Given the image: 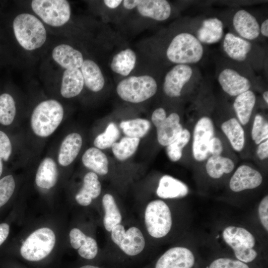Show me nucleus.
<instances>
[{"label": "nucleus", "mask_w": 268, "mask_h": 268, "mask_svg": "<svg viewBox=\"0 0 268 268\" xmlns=\"http://www.w3.org/2000/svg\"><path fill=\"white\" fill-rule=\"evenodd\" d=\"M215 76L223 92L235 97L260 83L255 71L248 65L237 63L223 56L214 57Z\"/></svg>", "instance_id": "obj_1"}, {"label": "nucleus", "mask_w": 268, "mask_h": 268, "mask_svg": "<svg viewBox=\"0 0 268 268\" xmlns=\"http://www.w3.org/2000/svg\"><path fill=\"white\" fill-rule=\"evenodd\" d=\"M222 56L233 61L250 66L255 71L266 68V50L257 43L251 42L228 31L221 40Z\"/></svg>", "instance_id": "obj_2"}, {"label": "nucleus", "mask_w": 268, "mask_h": 268, "mask_svg": "<svg viewBox=\"0 0 268 268\" xmlns=\"http://www.w3.org/2000/svg\"><path fill=\"white\" fill-rule=\"evenodd\" d=\"M184 28L170 40L165 50L166 59L176 65L198 66L208 56L205 46L202 44L191 32L186 22Z\"/></svg>", "instance_id": "obj_3"}, {"label": "nucleus", "mask_w": 268, "mask_h": 268, "mask_svg": "<svg viewBox=\"0 0 268 268\" xmlns=\"http://www.w3.org/2000/svg\"><path fill=\"white\" fill-rule=\"evenodd\" d=\"M204 78L198 66L174 65L164 76L163 91L169 97L179 98L186 88L201 86Z\"/></svg>", "instance_id": "obj_4"}, {"label": "nucleus", "mask_w": 268, "mask_h": 268, "mask_svg": "<svg viewBox=\"0 0 268 268\" xmlns=\"http://www.w3.org/2000/svg\"><path fill=\"white\" fill-rule=\"evenodd\" d=\"M64 115L62 105L58 101H43L34 109L30 125L35 135L46 137L51 135L61 123Z\"/></svg>", "instance_id": "obj_5"}, {"label": "nucleus", "mask_w": 268, "mask_h": 268, "mask_svg": "<svg viewBox=\"0 0 268 268\" xmlns=\"http://www.w3.org/2000/svg\"><path fill=\"white\" fill-rule=\"evenodd\" d=\"M15 37L25 49L33 50L41 47L46 40V31L42 22L29 13L18 15L13 21Z\"/></svg>", "instance_id": "obj_6"}, {"label": "nucleus", "mask_w": 268, "mask_h": 268, "mask_svg": "<svg viewBox=\"0 0 268 268\" xmlns=\"http://www.w3.org/2000/svg\"><path fill=\"white\" fill-rule=\"evenodd\" d=\"M229 32L247 40L258 43L264 40L260 33V20L245 9L224 11L220 17Z\"/></svg>", "instance_id": "obj_7"}, {"label": "nucleus", "mask_w": 268, "mask_h": 268, "mask_svg": "<svg viewBox=\"0 0 268 268\" xmlns=\"http://www.w3.org/2000/svg\"><path fill=\"white\" fill-rule=\"evenodd\" d=\"M158 89L157 81L148 75L132 76L121 80L116 91L120 97L127 102L137 103L154 96Z\"/></svg>", "instance_id": "obj_8"}, {"label": "nucleus", "mask_w": 268, "mask_h": 268, "mask_svg": "<svg viewBox=\"0 0 268 268\" xmlns=\"http://www.w3.org/2000/svg\"><path fill=\"white\" fill-rule=\"evenodd\" d=\"M56 243L54 232L43 227L32 233L20 247L21 256L29 262H38L46 258L52 251Z\"/></svg>", "instance_id": "obj_9"}, {"label": "nucleus", "mask_w": 268, "mask_h": 268, "mask_svg": "<svg viewBox=\"0 0 268 268\" xmlns=\"http://www.w3.org/2000/svg\"><path fill=\"white\" fill-rule=\"evenodd\" d=\"M191 32L203 45L220 42L224 36L225 25L220 17L200 15L186 21Z\"/></svg>", "instance_id": "obj_10"}, {"label": "nucleus", "mask_w": 268, "mask_h": 268, "mask_svg": "<svg viewBox=\"0 0 268 268\" xmlns=\"http://www.w3.org/2000/svg\"><path fill=\"white\" fill-rule=\"evenodd\" d=\"M223 237L226 244L233 250L239 261L249 263L257 257V253L253 249L255 245V237L247 230L230 226L224 230Z\"/></svg>", "instance_id": "obj_11"}, {"label": "nucleus", "mask_w": 268, "mask_h": 268, "mask_svg": "<svg viewBox=\"0 0 268 268\" xmlns=\"http://www.w3.org/2000/svg\"><path fill=\"white\" fill-rule=\"evenodd\" d=\"M145 223L148 233L154 238H161L170 231L172 217L170 209L163 201L150 202L145 211Z\"/></svg>", "instance_id": "obj_12"}, {"label": "nucleus", "mask_w": 268, "mask_h": 268, "mask_svg": "<svg viewBox=\"0 0 268 268\" xmlns=\"http://www.w3.org/2000/svg\"><path fill=\"white\" fill-rule=\"evenodd\" d=\"M31 7L44 22L52 26H62L70 18V5L66 0H34Z\"/></svg>", "instance_id": "obj_13"}, {"label": "nucleus", "mask_w": 268, "mask_h": 268, "mask_svg": "<svg viewBox=\"0 0 268 268\" xmlns=\"http://www.w3.org/2000/svg\"><path fill=\"white\" fill-rule=\"evenodd\" d=\"M111 238L114 243L127 255L135 256L139 254L145 246V240L140 230L132 227L126 231L119 224L111 230Z\"/></svg>", "instance_id": "obj_14"}, {"label": "nucleus", "mask_w": 268, "mask_h": 268, "mask_svg": "<svg viewBox=\"0 0 268 268\" xmlns=\"http://www.w3.org/2000/svg\"><path fill=\"white\" fill-rule=\"evenodd\" d=\"M214 135V127L212 120L206 116L200 118L193 131L192 152L196 160L202 161L208 158L209 143Z\"/></svg>", "instance_id": "obj_15"}, {"label": "nucleus", "mask_w": 268, "mask_h": 268, "mask_svg": "<svg viewBox=\"0 0 268 268\" xmlns=\"http://www.w3.org/2000/svg\"><path fill=\"white\" fill-rule=\"evenodd\" d=\"M195 257L188 249L182 247L167 250L157 261L155 268H192Z\"/></svg>", "instance_id": "obj_16"}, {"label": "nucleus", "mask_w": 268, "mask_h": 268, "mask_svg": "<svg viewBox=\"0 0 268 268\" xmlns=\"http://www.w3.org/2000/svg\"><path fill=\"white\" fill-rule=\"evenodd\" d=\"M263 181L261 173L250 166H240L230 179L229 187L235 192L253 189L259 187Z\"/></svg>", "instance_id": "obj_17"}, {"label": "nucleus", "mask_w": 268, "mask_h": 268, "mask_svg": "<svg viewBox=\"0 0 268 268\" xmlns=\"http://www.w3.org/2000/svg\"><path fill=\"white\" fill-rule=\"evenodd\" d=\"M180 121L179 114L174 112L156 127L157 140L160 144L166 146L180 135L183 130Z\"/></svg>", "instance_id": "obj_18"}, {"label": "nucleus", "mask_w": 268, "mask_h": 268, "mask_svg": "<svg viewBox=\"0 0 268 268\" xmlns=\"http://www.w3.org/2000/svg\"><path fill=\"white\" fill-rule=\"evenodd\" d=\"M138 13L144 17L158 21L168 19L172 13V7L166 0H142L136 7Z\"/></svg>", "instance_id": "obj_19"}, {"label": "nucleus", "mask_w": 268, "mask_h": 268, "mask_svg": "<svg viewBox=\"0 0 268 268\" xmlns=\"http://www.w3.org/2000/svg\"><path fill=\"white\" fill-rule=\"evenodd\" d=\"M52 57L55 62L66 69H78L84 61L80 52L67 44L56 46L52 51Z\"/></svg>", "instance_id": "obj_20"}, {"label": "nucleus", "mask_w": 268, "mask_h": 268, "mask_svg": "<svg viewBox=\"0 0 268 268\" xmlns=\"http://www.w3.org/2000/svg\"><path fill=\"white\" fill-rule=\"evenodd\" d=\"M82 144L80 134L72 133L67 134L63 139L59 151L58 162L62 166L69 165L78 155Z\"/></svg>", "instance_id": "obj_21"}, {"label": "nucleus", "mask_w": 268, "mask_h": 268, "mask_svg": "<svg viewBox=\"0 0 268 268\" xmlns=\"http://www.w3.org/2000/svg\"><path fill=\"white\" fill-rule=\"evenodd\" d=\"M188 192V187L185 183L168 175L160 178L156 190L157 195L163 199L183 198Z\"/></svg>", "instance_id": "obj_22"}, {"label": "nucleus", "mask_w": 268, "mask_h": 268, "mask_svg": "<svg viewBox=\"0 0 268 268\" xmlns=\"http://www.w3.org/2000/svg\"><path fill=\"white\" fill-rule=\"evenodd\" d=\"M256 103V96L252 90H249L235 97L232 106L241 125H246L249 122Z\"/></svg>", "instance_id": "obj_23"}, {"label": "nucleus", "mask_w": 268, "mask_h": 268, "mask_svg": "<svg viewBox=\"0 0 268 268\" xmlns=\"http://www.w3.org/2000/svg\"><path fill=\"white\" fill-rule=\"evenodd\" d=\"M101 191V185L97 175L93 172L85 174L83 186L75 197L76 202L81 205H89L93 199L97 198Z\"/></svg>", "instance_id": "obj_24"}, {"label": "nucleus", "mask_w": 268, "mask_h": 268, "mask_svg": "<svg viewBox=\"0 0 268 268\" xmlns=\"http://www.w3.org/2000/svg\"><path fill=\"white\" fill-rule=\"evenodd\" d=\"M58 178L57 165L52 158L46 157L38 168L35 183L41 188L50 189L56 185Z\"/></svg>", "instance_id": "obj_25"}, {"label": "nucleus", "mask_w": 268, "mask_h": 268, "mask_svg": "<svg viewBox=\"0 0 268 268\" xmlns=\"http://www.w3.org/2000/svg\"><path fill=\"white\" fill-rule=\"evenodd\" d=\"M83 86V78L79 68L64 71L61 87V94L64 97L70 98L78 95Z\"/></svg>", "instance_id": "obj_26"}, {"label": "nucleus", "mask_w": 268, "mask_h": 268, "mask_svg": "<svg viewBox=\"0 0 268 268\" xmlns=\"http://www.w3.org/2000/svg\"><path fill=\"white\" fill-rule=\"evenodd\" d=\"M84 84L91 91L98 92L103 88L105 79L102 71L94 61L85 60L80 67Z\"/></svg>", "instance_id": "obj_27"}, {"label": "nucleus", "mask_w": 268, "mask_h": 268, "mask_svg": "<svg viewBox=\"0 0 268 268\" xmlns=\"http://www.w3.org/2000/svg\"><path fill=\"white\" fill-rule=\"evenodd\" d=\"M84 166L100 175L108 172L109 162L106 155L99 149L92 147L87 149L82 157Z\"/></svg>", "instance_id": "obj_28"}, {"label": "nucleus", "mask_w": 268, "mask_h": 268, "mask_svg": "<svg viewBox=\"0 0 268 268\" xmlns=\"http://www.w3.org/2000/svg\"><path fill=\"white\" fill-rule=\"evenodd\" d=\"M221 128L233 148L236 151H241L244 146L245 134L238 120L235 118H230L222 123Z\"/></svg>", "instance_id": "obj_29"}, {"label": "nucleus", "mask_w": 268, "mask_h": 268, "mask_svg": "<svg viewBox=\"0 0 268 268\" xmlns=\"http://www.w3.org/2000/svg\"><path fill=\"white\" fill-rule=\"evenodd\" d=\"M136 57L135 53L130 49L122 50L113 58L111 63L112 70L121 75L127 76L134 69Z\"/></svg>", "instance_id": "obj_30"}, {"label": "nucleus", "mask_w": 268, "mask_h": 268, "mask_svg": "<svg viewBox=\"0 0 268 268\" xmlns=\"http://www.w3.org/2000/svg\"><path fill=\"white\" fill-rule=\"evenodd\" d=\"M205 168L210 177L218 179L224 174L231 172L234 168V164L229 158L221 155H211L207 160Z\"/></svg>", "instance_id": "obj_31"}, {"label": "nucleus", "mask_w": 268, "mask_h": 268, "mask_svg": "<svg viewBox=\"0 0 268 268\" xmlns=\"http://www.w3.org/2000/svg\"><path fill=\"white\" fill-rule=\"evenodd\" d=\"M102 203L105 210L104 225L106 230L111 231L115 226L120 224L121 214L111 195L105 194L103 197Z\"/></svg>", "instance_id": "obj_32"}, {"label": "nucleus", "mask_w": 268, "mask_h": 268, "mask_svg": "<svg viewBox=\"0 0 268 268\" xmlns=\"http://www.w3.org/2000/svg\"><path fill=\"white\" fill-rule=\"evenodd\" d=\"M120 128L126 136L140 139L149 132L151 123L147 120L137 118L122 121Z\"/></svg>", "instance_id": "obj_33"}, {"label": "nucleus", "mask_w": 268, "mask_h": 268, "mask_svg": "<svg viewBox=\"0 0 268 268\" xmlns=\"http://www.w3.org/2000/svg\"><path fill=\"white\" fill-rule=\"evenodd\" d=\"M140 139L125 136L119 142H115L111 146L115 157L120 161H125L132 156L136 150Z\"/></svg>", "instance_id": "obj_34"}, {"label": "nucleus", "mask_w": 268, "mask_h": 268, "mask_svg": "<svg viewBox=\"0 0 268 268\" xmlns=\"http://www.w3.org/2000/svg\"><path fill=\"white\" fill-rule=\"evenodd\" d=\"M16 108L12 95L3 93L0 95V125L2 127L11 126L15 120Z\"/></svg>", "instance_id": "obj_35"}, {"label": "nucleus", "mask_w": 268, "mask_h": 268, "mask_svg": "<svg viewBox=\"0 0 268 268\" xmlns=\"http://www.w3.org/2000/svg\"><path fill=\"white\" fill-rule=\"evenodd\" d=\"M120 136V131L113 122L110 123L105 131L98 134L95 138L93 143L95 147L99 149L108 148L116 142Z\"/></svg>", "instance_id": "obj_36"}, {"label": "nucleus", "mask_w": 268, "mask_h": 268, "mask_svg": "<svg viewBox=\"0 0 268 268\" xmlns=\"http://www.w3.org/2000/svg\"><path fill=\"white\" fill-rule=\"evenodd\" d=\"M190 138V132L185 129L174 141L166 146L167 154L172 161L176 162L181 159L183 149L188 143Z\"/></svg>", "instance_id": "obj_37"}, {"label": "nucleus", "mask_w": 268, "mask_h": 268, "mask_svg": "<svg viewBox=\"0 0 268 268\" xmlns=\"http://www.w3.org/2000/svg\"><path fill=\"white\" fill-rule=\"evenodd\" d=\"M73 248L78 249V253L80 256L88 260L94 258L98 253L96 241L84 233L78 238Z\"/></svg>", "instance_id": "obj_38"}, {"label": "nucleus", "mask_w": 268, "mask_h": 268, "mask_svg": "<svg viewBox=\"0 0 268 268\" xmlns=\"http://www.w3.org/2000/svg\"><path fill=\"white\" fill-rule=\"evenodd\" d=\"M15 187V181L12 175H5L0 179V209L10 201Z\"/></svg>", "instance_id": "obj_39"}, {"label": "nucleus", "mask_w": 268, "mask_h": 268, "mask_svg": "<svg viewBox=\"0 0 268 268\" xmlns=\"http://www.w3.org/2000/svg\"><path fill=\"white\" fill-rule=\"evenodd\" d=\"M251 136L255 144L258 145L268 138V123L260 114H257L255 117Z\"/></svg>", "instance_id": "obj_40"}, {"label": "nucleus", "mask_w": 268, "mask_h": 268, "mask_svg": "<svg viewBox=\"0 0 268 268\" xmlns=\"http://www.w3.org/2000/svg\"><path fill=\"white\" fill-rule=\"evenodd\" d=\"M13 145L10 136L3 130L0 129V163L5 164L11 159Z\"/></svg>", "instance_id": "obj_41"}, {"label": "nucleus", "mask_w": 268, "mask_h": 268, "mask_svg": "<svg viewBox=\"0 0 268 268\" xmlns=\"http://www.w3.org/2000/svg\"><path fill=\"white\" fill-rule=\"evenodd\" d=\"M209 268H249L243 262L228 258H219L214 261Z\"/></svg>", "instance_id": "obj_42"}, {"label": "nucleus", "mask_w": 268, "mask_h": 268, "mask_svg": "<svg viewBox=\"0 0 268 268\" xmlns=\"http://www.w3.org/2000/svg\"><path fill=\"white\" fill-rule=\"evenodd\" d=\"M259 215L261 222L265 228L268 230V197L266 196L259 206Z\"/></svg>", "instance_id": "obj_43"}, {"label": "nucleus", "mask_w": 268, "mask_h": 268, "mask_svg": "<svg viewBox=\"0 0 268 268\" xmlns=\"http://www.w3.org/2000/svg\"><path fill=\"white\" fill-rule=\"evenodd\" d=\"M223 144L217 137H212L209 143L208 152L211 155H221L223 151Z\"/></svg>", "instance_id": "obj_44"}, {"label": "nucleus", "mask_w": 268, "mask_h": 268, "mask_svg": "<svg viewBox=\"0 0 268 268\" xmlns=\"http://www.w3.org/2000/svg\"><path fill=\"white\" fill-rule=\"evenodd\" d=\"M166 117L167 114L165 110L162 107H159L156 109L152 113L151 121L155 127H156Z\"/></svg>", "instance_id": "obj_45"}, {"label": "nucleus", "mask_w": 268, "mask_h": 268, "mask_svg": "<svg viewBox=\"0 0 268 268\" xmlns=\"http://www.w3.org/2000/svg\"><path fill=\"white\" fill-rule=\"evenodd\" d=\"M257 155L260 160H265L268 157V140L260 143L257 149Z\"/></svg>", "instance_id": "obj_46"}, {"label": "nucleus", "mask_w": 268, "mask_h": 268, "mask_svg": "<svg viewBox=\"0 0 268 268\" xmlns=\"http://www.w3.org/2000/svg\"><path fill=\"white\" fill-rule=\"evenodd\" d=\"M10 231L9 225L6 222L0 223V247L7 238Z\"/></svg>", "instance_id": "obj_47"}, {"label": "nucleus", "mask_w": 268, "mask_h": 268, "mask_svg": "<svg viewBox=\"0 0 268 268\" xmlns=\"http://www.w3.org/2000/svg\"><path fill=\"white\" fill-rule=\"evenodd\" d=\"M260 33L261 37L265 40L268 37V19L267 17L260 21Z\"/></svg>", "instance_id": "obj_48"}, {"label": "nucleus", "mask_w": 268, "mask_h": 268, "mask_svg": "<svg viewBox=\"0 0 268 268\" xmlns=\"http://www.w3.org/2000/svg\"><path fill=\"white\" fill-rule=\"evenodd\" d=\"M140 1L139 0H125L123 1V6L127 9H132L137 7Z\"/></svg>", "instance_id": "obj_49"}, {"label": "nucleus", "mask_w": 268, "mask_h": 268, "mask_svg": "<svg viewBox=\"0 0 268 268\" xmlns=\"http://www.w3.org/2000/svg\"><path fill=\"white\" fill-rule=\"evenodd\" d=\"M103 1L105 4L110 8L117 7L123 2L121 0H105Z\"/></svg>", "instance_id": "obj_50"}, {"label": "nucleus", "mask_w": 268, "mask_h": 268, "mask_svg": "<svg viewBox=\"0 0 268 268\" xmlns=\"http://www.w3.org/2000/svg\"><path fill=\"white\" fill-rule=\"evenodd\" d=\"M262 97L267 105L268 104V90L264 91L262 93Z\"/></svg>", "instance_id": "obj_51"}, {"label": "nucleus", "mask_w": 268, "mask_h": 268, "mask_svg": "<svg viewBox=\"0 0 268 268\" xmlns=\"http://www.w3.org/2000/svg\"><path fill=\"white\" fill-rule=\"evenodd\" d=\"M79 268H100L98 267L91 266V265H85L80 267Z\"/></svg>", "instance_id": "obj_52"}]
</instances>
